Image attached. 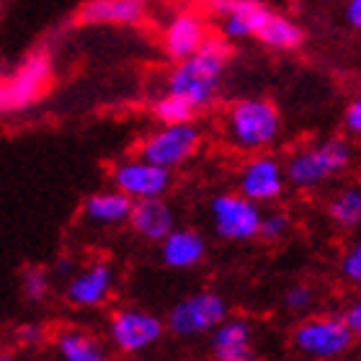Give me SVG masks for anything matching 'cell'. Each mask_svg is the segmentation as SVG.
I'll use <instances>...</instances> for the list:
<instances>
[{
  "instance_id": "7",
  "label": "cell",
  "mask_w": 361,
  "mask_h": 361,
  "mask_svg": "<svg viewBox=\"0 0 361 361\" xmlns=\"http://www.w3.org/2000/svg\"><path fill=\"white\" fill-rule=\"evenodd\" d=\"M109 343L121 356H142L145 351L155 348L166 336V323L150 310L121 307L109 317L106 325Z\"/></svg>"
},
{
  "instance_id": "20",
  "label": "cell",
  "mask_w": 361,
  "mask_h": 361,
  "mask_svg": "<svg viewBox=\"0 0 361 361\" xmlns=\"http://www.w3.org/2000/svg\"><path fill=\"white\" fill-rule=\"evenodd\" d=\"M132 204L135 202L116 188H104L83 202V217L93 227H121L129 222Z\"/></svg>"
},
{
  "instance_id": "28",
  "label": "cell",
  "mask_w": 361,
  "mask_h": 361,
  "mask_svg": "<svg viewBox=\"0 0 361 361\" xmlns=\"http://www.w3.org/2000/svg\"><path fill=\"white\" fill-rule=\"evenodd\" d=\"M338 271H341V276H343V281H348L351 286L361 284V245L356 240H354V245H348V248L343 250Z\"/></svg>"
},
{
  "instance_id": "12",
  "label": "cell",
  "mask_w": 361,
  "mask_h": 361,
  "mask_svg": "<svg viewBox=\"0 0 361 361\" xmlns=\"http://www.w3.org/2000/svg\"><path fill=\"white\" fill-rule=\"evenodd\" d=\"M111 186L132 202L168 196V191L173 188V171L152 166L142 158H127L111 168Z\"/></svg>"
},
{
  "instance_id": "10",
  "label": "cell",
  "mask_w": 361,
  "mask_h": 361,
  "mask_svg": "<svg viewBox=\"0 0 361 361\" xmlns=\"http://www.w3.org/2000/svg\"><path fill=\"white\" fill-rule=\"evenodd\" d=\"M284 160L274 152H258L243 163L238 173V194L250 199L258 207L276 204L286 191Z\"/></svg>"
},
{
  "instance_id": "25",
  "label": "cell",
  "mask_w": 361,
  "mask_h": 361,
  "mask_svg": "<svg viewBox=\"0 0 361 361\" xmlns=\"http://www.w3.org/2000/svg\"><path fill=\"white\" fill-rule=\"evenodd\" d=\"M294 219L286 209H271L261 214V227H258V238L264 243H281L286 235L292 233Z\"/></svg>"
},
{
  "instance_id": "17",
  "label": "cell",
  "mask_w": 361,
  "mask_h": 361,
  "mask_svg": "<svg viewBox=\"0 0 361 361\" xmlns=\"http://www.w3.org/2000/svg\"><path fill=\"white\" fill-rule=\"evenodd\" d=\"M54 361H111V351L96 333L80 325H68L49 338Z\"/></svg>"
},
{
  "instance_id": "22",
  "label": "cell",
  "mask_w": 361,
  "mask_h": 361,
  "mask_svg": "<svg viewBox=\"0 0 361 361\" xmlns=\"http://www.w3.org/2000/svg\"><path fill=\"white\" fill-rule=\"evenodd\" d=\"M328 219L333 227L343 233H354L361 227V188L359 186H341L336 194L328 199Z\"/></svg>"
},
{
  "instance_id": "32",
  "label": "cell",
  "mask_w": 361,
  "mask_h": 361,
  "mask_svg": "<svg viewBox=\"0 0 361 361\" xmlns=\"http://www.w3.org/2000/svg\"><path fill=\"white\" fill-rule=\"evenodd\" d=\"M346 23L354 31L361 29V0H346Z\"/></svg>"
},
{
  "instance_id": "21",
  "label": "cell",
  "mask_w": 361,
  "mask_h": 361,
  "mask_svg": "<svg viewBox=\"0 0 361 361\" xmlns=\"http://www.w3.org/2000/svg\"><path fill=\"white\" fill-rule=\"evenodd\" d=\"M305 37L307 34H305L300 23L284 13H276V11H271V16L256 34L261 44L269 47V49H276V52H294V49H300L305 44Z\"/></svg>"
},
{
  "instance_id": "3",
  "label": "cell",
  "mask_w": 361,
  "mask_h": 361,
  "mask_svg": "<svg viewBox=\"0 0 361 361\" xmlns=\"http://www.w3.org/2000/svg\"><path fill=\"white\" fill-rule=\"evenodd\" d=\"M284 119L279 106L264 96L238 98L227 106L222 119V137L233 150L243 155L269 152L281 140Z\"/></svg>"
},
{
  "instance_id": "35",
  "label": "cell",
  "mask_w": 361,
  "mask_h": 361,
  "mask_svg": "<svg viewBox=\"0 0 361 361\" xmlns=\"http://www.w3.org/2000/svg\"><path fill=\"white\" fill-rule=\"evenodd\" d=\"M0 114H6V96H3V78H0Z\"/></svg>"
},
{
  "instance_id": "8",
  "label": "cell",
  "mask_w": 361,
  "mask_h": 361,
  "mask_svg": "<svg viewBox=\"0 0 361 361\" xmlns=\"http://www.w3.org/2000/svg\"><path fill=\"white\" fill-rule=\"evenodd\" d=\"M261 214H264V209L238 191H222V194L212 196L209 202L212 230L217 238L227 243L256 240Z\"/></svg>"
},
{
  "instance_id": "33",
  "label": "cell",
  "mask_w": 361,
  "mask_h": 361,
  "mask_svg": "<svg viewBox=\"0 0 361 361\" xmlns=\"http://www.w3.org/2000/svg\"><path fill=\"white\" fill-rule=\"evenodd\" d=\"M230 3H233V0H204V8H207V13L222 18V16L227 13V8H230Z\"/></svg>"
},
{
  "instance_id": "2",
  "label": "cell",
  "mask_w": 361,
  "mask_h": 361,
  "mask_svg": "<svg viewBox=\"0 0 361 361\" xmlns=\"http://www.w3.org/2000/svg\"><path fill=\"white\" fill-rule=\"evenodd\" d=\"M356 150L348 137H325L317 142L302 145L284 160L286 186L294 191H317L331 180L346 176L354 168Z\"/></svg>"
},
{
  "instance_id": "6",
  "label": "cell",
  "mask_w": 361,
  "mask_h": 361,
  "mask_svg": "<svg viewBox=\"0 0 361 361\" xmlns=\"http://www.w3.org/2000/svg\"><path fill=\"white\" fill-rule=\"evenodd\" d=\"M204 135L196 127V121L188 124H160L155 132L145 137L137 147V158L147 160L152 166H160L166 171L186 166L202 150Z\"/></svg>"
},
{
  "instance_id": "14",
  "label": "cell",
  "mask_w": 361,
  "mask_h": 361,
  "mask_svg": "<svg viewBox=\"0 0 361 361\" xmlns=\"http://www.w3.org/2000/svg\"><path fill=\"white\" fill-rule=\"evenodd\" d=\"M160 264L171 271H191L207 261L209 243L194 227H173L171 233L158 243Z\"/></svg>"
},
{
  "instance_id": "27",
  "label": "cell",
  "mask_w": 361,
  "mask_h": 361,
  "mask_svg": "<svg viewBox=\"0 0 361 361\" xmlns=\"http://www.w3.org/2000/svg\"><path fill=\"white\" fill-rule=\"evenodd\" d=\"M13 341L18 351L34 354V351H42V348L49 346V331H47L44 323H21L16 328Z\"/></svg>"
},
{
  "instance_id": "18",
  "label": "cell",
  "mask_w": 361,
  "mask_h": 361,
  "mask_svg": "<svg viewBox=\"0 0 361 361\" xmlns=\"http://www.w3.org/2000/svg\"><path fill=\"white\" fill-rule=\"evenodd\" d=\"M142 240L160 243L171 230L176 227V209L171 207L166 196H155V199H140L132 204L129 212V222Z\"/></svg>"
},
{
  "instance_id": "5",
  "label": "cell",
  "mask_w": 361,
  "mask_h": 361,
  "mask_svg": "<svg viewBox=\"0 0 361 361\" xmlns=\"http://www.w3.org/2000/svg\"><path fill=\"white\" fill-rule=\"evenodd\" d=\"M230 315V305L214 289H202L180 297L173 307L168 310L166 331H171L178 338H199L209 336L225 317Z\"/></svg>"
},
{
  "instance_id": "23",
  "label": "cell",
  "mask_w": 361,
  "mask_h": 361,
  "mask_svg": "<svg viewBox=\"0 0 361 361\" xmlns=\"http://www.w3.org/2000/svg\"><path fill=\"white\" fill-rule=\"evenodd\" d=\"M196 114L199 111L186 98L173 96L168 90L152 101V116L158 124H188V121H196Z\"/></svg>"
},
{
  "instance_id": "30",
  "label": "cell",
  "mask_w": 361,
  "mask_h": 361,
  "mask_svg": "<svg viewBox=\"0 0 361 361\" xmlns=\"http://www.w3.org/2000/svg\"><path fill=\"white\" fill-rule=\"evenodd\" d=\"M75 271H78V258L73 256V253H62V256H57V261H54V266L49 269V274H52V279L68 281Z\"/></svg>"
},
{
  "instance_id": "9",
  "label": "cell",
  "mask_w": 361,
  "mask_h": 361,
  "mask_svg": "<svg viewBox=\"0 0 361 361\" xmlns=\"http://www.w3.org/2000/svg\"><path fill=\"white\" fill-rule=\"evenodd\" d=\"M54 68L52 57L39 49L31 52L26 60L21 62V68L16 70L13 75L3 78V96H6V114L23 111L44 96L49 85H52Z\"/></svg>"
},
{
  "instance_id": "16",
  "label": "cell",
  "mask_w": 361,
  "mask_h": 361,
  "mask_svg": "<svg viewBox=\"0 0 361 361\" xmlns=\"http://www.w3.org/2000/svg\"><path fill=\"white\" fill-rule=\"evenodd\" d=\"M147 11V0H85L78 21L85 26H140Z\"/></svg>"
},
{
  "instance_id": "31",
  "label": "cell",
  "mask_w": 361,
  "mask_h": 361,
  "mask_svg": "<svg viewBox=\"0 0 361 361\" xmlns=\"http://www.w3.org/2000/svg\"><path fill=\"white\" fill-rule=\"evenodd\" d=\"M338 315H341V320L346 323L348 331L359 336V333H361V302H359V300L348 302V305H346L343 310H341Z\"/></svg>"
},
{
  "instance_id": "4",
  "label": "cell",
  "mask_w": 361,
  "mask_h": 361,
  "mask_svg": "<svg viewBox=\"0 0 361 361\" xmlns=\"http://www.w3.org/2000/svg\"><path fill=\"white\" fill-rule=\"evenodd\" d=\"M292 346L310 361H338L356 346V333L346 328L341 315H307L292 331Z\"/></svg>"
},
{
  "instance_id": "13",
  "label": "cell",
  "mask_w": 361,
  "mask_h": 361,
  "mask_svg": "<svg viewBox=\"0 0 361 361\" xmlns=\"http://www.w3.org/2000/svg\"><path fill=\"white\" fill-rule=\"evenodd\" d=\"M212 361H258L256 325L248 317L227 315L209 333Z\"/></svg>"
},
{
  "instance_id": "24",
  "label": "cell",
  "mask_w": 361,
  "mask_h": 361,
  "mask_svg": "<svg viewBox=\"0 0 361 361\" xmlns=\"http://www.w3.org/2000/svg\"><path fill=\"white\" fill-rule=\"evenodd\" d=\"M21 297L31 305H42L52 294V274L39 264H29L21 269Z\"/></svg>"
},
{
  "instance_id": "11",
  "label": "cell",
  "mask_w": 361,
  "mask_h": 361,
  "mask_svg": "<svg viewBox=\"0 0 361 361\" xmlns=\"http://www.w3.org/2000/svg\"><path fill=\"white\" fill-rule=\"evenodd\" d=\"M116 289V269L111 261L96 258L85 266H78V271L65 281V300L75 310H98L106 307Z\"/></svg>"
},
{
  "instance_id": "26",
  "label": "cell",
  "mask_w": 361,
  "mask_h": 361,
  "mask_svg": "<svg viewBox=\"0 0 361 361\" xmlns=\"http://www.w3.org/2000/svg\"><path fill=\"white\" fill-rule=\"evenodd\" d=\"M284 310L289 315H307L312 312V307L317 305V292L315 286H310L307 281H297L284 292V300H281Z\"/></svg>"
},
{
  "instance_id": "19",
  "label": "cell",
  "mask_w": 361,
  "mask_h": 361,
  "mask_svg": "<svg viewBox=\"0 0 361 361\" xmlns=\"http://www.w3.org/2000/svg\"><path fill=\"white\" fill-rule=\"evenodd\" d=\"M271 16V8L264 0H233L222 21V39L225 42H243V39H256L266 18Z\"/></svg>"
},
{
  "instance_id": "1",
  "label": "cell",
  "mask_w": 361,
  "mask_h": 361,
  "mask_svg": "<svg viewBox=\"0 0 361 361\" xmlns=\"http://www.w3.org/2000/svg\"><path fill=\"white\" fill-rule=\"evenodd\" d=\"M230 54H233L230 42L219 37H207V42L191 57L176 62V68L168 73L166 90L186 98L196 111L209 109L219 96Z\"/></svg>"
},
{
  "instance_id": "34",
  "label": "cell",
  "mask_w": 361,
  "mask_h": 361,
  "mask_svg": "<svg viewBox=\"0 0 361 361\" xmlns=\"http://www.w3.org/2000/svg\"><path fill=\"white\" fill-rule=\"evenodd\" d=\"M0 361H34L29 354H23L18 348H0Z\"/></svg>"
},
{
  "instance_id": "15",
  "label": "cell",
  "mask_w": 361,
  "mask_h": 361,
  "mask_svg": "<svg viewBox=\"0 0 361 361\" xmlns=\"http://www.w3.org/2000/svg\"><path fill=\"white\" fill-rule=\"evenodd\" d=\"M207 23L199 13L194 11H180V13L171 16V21L163 29V52L168 54V60L180 62L191 57L199 47L207 42Z\"/></svg>"
},
{
  "instance_id": "29",
  "label": "cell",
  "mask_w": 361,
  "mask_h": 361,
  "mask_svg": "<svg viewBox=\"0 0 361 361\" xmlns=\"http://www.w3.org/2000/svg\"><path fill=\"white\" fill-rule=\"evenodd\" d=\"M343 129H346L348 140H356L361 135V101L354 98L348 101L346 111H343Z\"/></svg>"
},
{
  "instance_id": "36",
  "label": "cell",
  "mask_w": 361,
  "mask_h": 361,
  "mask_svg": "<svg viewBox=\"0 0 361 361\" xmlns=\"http://www.w3.org/2000/svg\"><path fill=\"white\" fill-rule=\"evenodd\" d=\"M116 361H145L142 356H121V359H116Z\"/></svg>"
}]
</instances>
